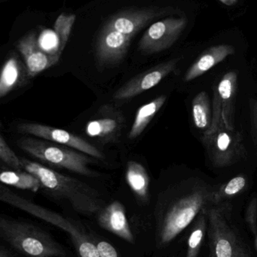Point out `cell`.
<instances>
[{"instance_id": "cell-6", "label": "cell", "mask_w": 257, "mask_h": 257, "mask_svg": "<svg viewBox=\"0 0 257 257\" xmlns=\"http://www.w3.org/2000/svg\"><path fill=\"white\" fill-rule=\"evenodd\" d=\"M238 86V75L234 71L223 75L214 89L212 123L203 137L210 136L221 126L235 130V101Z\"/></svg>"}, {"instance_id": "cell-5", "label": "cell", "mask_w": 257, "mask_h": 257, "mask_svg": "<svg viewBox=\"0 0 257 257\" xmlns=\"http://www.w3.org/2000/svg\"><path fill=\"white\" fill-rule=\"evenodd\" d=\"M204 198L205 194L202 190L194 192L170 205L160 216L156 233L158 246L168 242L176 234L190 224L202 207Z\"/></svg>"}, {"instance_id": "cell-25", "label": "cell", "mask_w": 257, "mask_h": 257, "mask_svg": "<svg viewBox=\"0 0 257 257\" xmlns=\"http://www.w3.org/2000/svg\"><path fill=\"white\" fill-rule=\"evenodd\" d=\"M94 241L96 244L100 257H121L116 249L110 243L99 239L96 235L92 234Z\"/></svg>"}, {"instance_id": "cell-13", "label": "cell", "mask_w": 257, "mask_h": 257, "mask_svg": "<svg viewBox=\"0 0 257 257\" xmlns=\"http://www.w3.org/2000/svg\"><path fill=\"white\" fill-rule=\"evenodd\" d=\"M166 12L165 9L151 8L124 11L112 16L105 23V25L133 38L145 26Z\"/></svg>"}, {"instance_id": "cell-24", "label": "cell", "mask_w": 257, "mask_h": 257, "mask_svg": "<svg viewBox=\"0 0 257 257\" xmlns=\"http://www.w3.org/2000/svg\"><path fill=\"white\" fill-rule=\"evenodd\" d=\"M247 184V179L243 175H238L231 179L220 188L217 196H230L240 193Z\"/></svg>"}, {"instance_id": "cell-17", "label": "cell", "mask_w": 257, "mask_h": 257, "mask_svg": "<svg viewBox=\"0 0 257 257\" xmlns=\"http://www.w3.org/2000/svg\"><path fill=\"white\" fill-rule=\"evenodd\" d=\"M166 96H158L153 100L140 107L136 114L134 123L129 132V139H134L140 136L147 127L151 120L154 118L157 113L164 105Z\"/></svg>"}, {"instance_id": "cell-2", "label": "cell", "mask_w": 257, "mask_h": 257, "mask_svg": "<svg viewBox=\"0 0 257 257\" xmlns=\"http://www.w3.org/2000/svg\"><path fill=\"white\" fill-rule=\"evenodd\" d=\"M0 237L23 257H69V252L46 231L16 219L1 216Z\"/></svg>"}, {"instance_id": "cell-19", "label": "cell", "mask_w": 257, "mask_h": 257, "mask_svg": "<svg viewBox=\"0 0 257 257\" xmlns=\"http://www.w3.org/2000/svg\"><path fill=\"white\" fill-rule=\"evenodd\" d=\"M22 66L19 59L12 54L7 59L2 69L0 76V98H4L13 90L21 81Z\"/></svg>"}, {"instance_id": "cell-21", "label": "cell", "mask_w": 257, "mask_h": 257, "mask_svg": "<svg viewBox=\"0 0 257 257\" xmlns=\"http://www.w3.org/2000/svg\"><path fill=\"white\" fill-rule=\"evenodd\" d=\"M0 181L6 185L12 186L21 190L37 192L42 187L40 181L30 172L21 170L3 171L0 175Z\"/></svg>"}, {"instance_id": "cell-23", "label": "cell", "mask_w": 257, "mask_h": 257, "mask_svg": "<svg viewBox=\"0 0 257 257\" xmlns=\"http://www.w3.org/2000/svg\"><path fill=\"white\" fill-rule=\"evenodd\" d=\"M0 158L8 166L15 170L23 169L21 159L11 149L3 136H0Z\"/></svg>"}, {"instance_id": "cell-27", "label": "cell", "mask_w": 257, "mask_h": 257, "mask_svg": "<svg viewBox=\"0 0 257 257\" xmlns=\"http://www.w3.org/2000/svg\"><path fill=\"white\" fill-rule=\"evenodd\" d=\"M250 120H251L252 130L255 139L257 141V100L251 99L250 102Z\"/></svg>"}, {"instance_id": "cell-29", "label": "cell", "mask_w": 257, "mask_h": 257, "mask_svg": "<svg viewBox=\"0 0 257 257\" xmlns=\"http://www.w3.org/2000/svg\"><path fill=\"white\" fill-rule=\"evenodd\" d=\"M202 238V230H200V229H199V230H196V232H193L191 238H190V242H189L190 247H191L192 248H195V247H197L198 244L200 243Z\"/></svg>"}, {"instance_id": "cell-10", "label": "cell", "mask_w": 257, "mask_h": 257, "mask_svg": "<svg viewBox=\"0 0 257 257\" xmlns=\"http://www.w3.org/2000/svg\"><path fill=\"white\" fill-rule=\"evenodd\" d=\"M132 39L104 24L95 48L98 64L102 67L119 64L126 55Z\"/></svg>"}, {"instance_id": "cell-4", "label": "cell", "mask_w": 257, "mask_h": 257, "mask_svg": "<svg viewBox=\"0 0 257 257\" xmlns=\"http://www.w3.org/2000/svg\"><path fill=\"white\" fill-rule=\"evenodd\" d=\"M21 150L35 158L63 168L79 175L92 176L93 172L89 166L92 160L87 154L63 145L51 143L49 141L32 137L22 138L18 140Z\"/></svg>"}, {"instance_id": "cell-11", "label": "cell", "mask_w": 257, "mask_h": 257, "mask_svg": "<svg viewBox=\"0 0 257 257\" xmlns=\"http://www.w3.org/2000/svg\"><path fill=\"white\" fill-rule=\"evenodd\" d=\"M178 60L174 59L139 74L119 87L115 92L113 98L116 100H127L153 88L176 69Z\"/></svg>"}, {"instance_id": "cell-18", "label": "cell", "mask_w": 257, "mask_h": 257, "mask_svg": "<svg viewBox=\"0 0 257 257\" xmlns=\"http://www.w3.org/2000/svg\"><path fill=\"white\" fill-rule=\"evenodd\" d=\"M125 177L133 193L140 200H146L149 187V177L146 169L137 162L129 161L127 164Z\"/></svg>"}, {"instance_id": "cell-9", "label": "cell", "mask_w": 257, "mask_h": 257, "mask_svg": "<svg viewBox=\"0 0 257 257\" xmlns=\"http://www.w3.org/2000/svg\"><path fill=\"white\" fill-rule=\"evenodd\" d=\"M17 130L23 134L31 135L39 139L72 148L98 160H104L105 158L104 153L101 152L96 147L86 142L79 136L62 128L33 122H24L17 126Z\"/></svg>"}, {"instance_id": "cell-16", "label": "cell", "mask_w": 257, "mask_h": 257, "mask_svg": "<svg viewBox=\"0 0 257 257\" xmlns=\"http://www.w3.org/2000/svg\"><path fill=\"white\" fill-rule=\"evenodd\" d=\"M235 52V48L232 45H220L208 48L187 70L184 81L189 82L202 76Z\"/></svg>"}, {"instance_id": "cell-28", "label": "cell", "mask_w": 257, "mask_h": 257, "mask_svg": "<svg viewBox=\"0 0 257 257\" xmlns=\"http://www.w3.org/2000/svg\"><path fill=\"white\" fill-rule=\"evenodd\" d=\"M18 255L19 254L9 245L6 246L2 244L0 246V257H17Z\"/></svg>"}, {"instance_id": "cell-26", "label": "cell", "mask_w": 257, "mask_h": 257, "mask_svg": "<svg viewBox=\"0 0 257 257\" xmlns=\"http://www.w3.org/2000/svg\"><path fill=\"white\" fill-rule=\"evenodd\" d=\"M216 252H217V257H232V247L229 241L226 240H221L219 241Z\"/></svg>"}, {"instance_id": "cell-7", "label": "cell", "mask_w": 257, "mask_h": 257, "mask_svg": "<svg viewBox=\"0 0 257 257\" xmlns=\"http://www.w3.org/2000/svg\"><path fill=\"white\" fill-rule=\"evenodd\" d=\"M211 161L215 167L223 168L238 162L245 155L241 134L221 126L212 134L202 138Z\"/></svg>"}, {"instance_id": "cell-22", "label": "cell", "mask_w": 257, "mask_h": 257, "mask_svg": "<svg viewBox=\"0 0 257 257\" xmlns=\"http://www.w3.org/2000/svg\"><path fill=\"white\" fill-rule=\"evenodd\" d=\"M75 18H76V16L74 14L66 15V14L63 13L59 15L54 23V33L58 39L59 50H60V53L63 52V49L66 47L68 39H69L71 32H72Z\"/></svg>"}, {"instance_id": "cell-8", "label": "cell", "mask_w": 257, "mask_h": 257, "mask_svg": "<svg viewBox=\"0 0 257 257\" xmlns=\"http://www.w3.org/2000/svg\"><path fill=\"white\" fill-rule=\"evenodd\" d=\"M187 24L186 18H167L154 23L142 36L139 49L147 54L168 49L179 39Z\"/></svg>"}, {"instance_id": "cell-12", "label": "cell", "mask_w": 257, "mask_h": 257, "mask_svg": "<svg viewBox=\"0 0 257 257\" xmlns=\"http://www.w3.org/2000/svg\"><path fill=\"white\" fill-rule=\"evenodd\" d=\"M17 49L25 62L27 73L30 78H34L41 72L52 67L58 63L61 54H49L39 46L35 31L29 32L19 39Z\"/></svg>"}, {"instance_id": "cell-20", "label": "cell", "mask_w": 257, "mask_h": 257, "mask_svg": "<svg viewBox=\"0 0 257 257\" xmlns=\"http://www.w3.org/2000/svg\"><path fill=\"white\" fill-rule=\"evenodd\" d=\"M193 122L195 126L204 133L208 131L212 123V110L209 96L206 92H200L192 103Z\"/></svg>"}, {"instance_id": "cell-15", "label": "cell", "mask_w": 257, "mask_h": 257, "mask_svg": "<svg viewBox=\"0 0 257 257\" xmlns=\"http://www.w3.org/2000/svg\"><path fill=\"white\" fill-rule=\"evenodd\" d=\"M96 118L88 122L85 133L89 137L101 141L115 140L123 127L124 118L119 111L110 105H105L100 110Z\"/></svg>"}, {"instance_id": "cell-3", "label": "cell", "mask_w": 257, "mask_h": 257, "mask_svg": "<svg viewBox=\"0 0 257 257\" xmlns=\"http://www.w3.org/2000/svg\"><path fill=\"white\" fill-rule=\"evenodd\" d=\"M0 200L66 232L73 244L78 257H100L92 234L86 232L84 226L78 222L34 203L4 185L0 186Z\"/></svg>"}, {"instance_id": "cell-1", "label": "cell", "mask_w": 257, "mask_h": 257, "mask_svg": "<svg viewBox=\"0 0 257 257\" xmlns=\"http://www.w3.org/2000/svg\"><path fill=\"white\" fill-rule=\"evenodd\" d=\"M20 159L23 169L34 175L51 194L68 201L77 212L92 215L104 208V201L98 191L82 181L62 175L40 163L23 157Z\"/></svg>"}, {"instance_id": "cell-14", "label": "cell", "mask_w": 257, "mask_h": 257, "mask_svg": "<svg viewBox=\"0 0 257 257\" xmlns=\"http://www.w3.org/2000/svg\"><path fill=\"white\" fill-rule=\"evenodd\" d=\"M98 223L102 229L111 232L130 244L135 243L134 233L127 218L125 207L119 201L104 206L97 214Z\"/></svg>"}]
</instances>
